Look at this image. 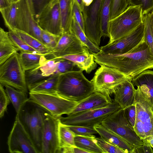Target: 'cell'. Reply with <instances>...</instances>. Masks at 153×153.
<instances>
[{
  "mask_svg": "<svg viewBox=\"0 0 153 153\" xmlns=\"http://www.w3.org/2000/svg\"><path fill=\"white\" fill-rule=\"evenodd\" d=\"M25 77L27 88L46 78L42 74L40 67L25 71Z\"/></svg>",
  "mask_w": 153,
  "mask_h": 153,
  "instance_id": "35",
  "label": "cell"
},
{
  "mask_svg": "<svg viewBox=\"0 0 153 153\" xmlns=\"http://www.w3.org/2000/svg\"><path fill=\"white\" fill-rule=\"evenodd\" d=\"M12 3L10 2L8 0H0V10L8 7Z\"/></svg>",
  "mask_w": 153,
  "mask_h": 153,
  "instance_id": "48",
  "label": "cell"
},
{
  "mask_svg": "<svg viewBox=\"0 0 153 153\" xmlns=\"http://www.w3.org/2000/svg\"><path fill=\"white\" fill-rule=\"evenodd\" d=\"M49 114L46 109L29 99L16 115L38 153H42V131L45 120Z\"/></svg>",
  "mask_w": 153,
  "mask_h": 153,
  "instance_id": "2",
  "label": "cell"
},
{
  "mask_svg": "<svg viewBox=\"0 0 153 153\" xmlns=\"http://www.w3.org/2000/svg\"><path fill=\"white\" fill-rule=\"evenodd\" d=\"M18 5V30L29 34L44 44L42 29L34 19L27 0H20Z\"/></svg>",
  "mask_w": 153,
  "mask_h": 153,
  "instance_id": "16",
  "label": "cell"
},
{
  "mask_svg": "<svg viewBox=\"0 0 153 153\" xmlns=\"http://www.w3.org/2000/svg\"><path fill=\"white\" fill-rule=\"evenodd\" d=\"M92 53L97 64L117 69L132 79L145 70L153 68V54L144 39L124 54Z\"/></svg>",
  "mask_w": 153,
  "mask_h": 153,
  "instance_id": "1",
  "label": "cell"
},
{
  "mask_svg": "<svg viewBox=\"0 0 153 153\" xmlns=\"http://www.w3.org/2000/svg\"><path fill=\"white\" fill-rule=\"evenodd\" d=\"M60 36L42 30V37L44 44L53 51L56 47Z\"/></svg>",
  "mask_w": 153,
  "mask_h": 153,
  "instance_id": "41",
  "label": "cell"
},
{
  "mask_svg": "<svg viewBox=\"0 0 153 153\" xmlns=\"http://www.w3.org/2000/svg\"><path fill=\"white\" fill-rule=\"evenodd\" d=\"M60 58L69 60L74 62L81 70L90 74L97 67L93 53L89 52L64 55L49 57V59Z\"/></svg>",
  "mask_w": 153,
  "mask_h": 153,
  "instance_id": "20",
  "label": "cell"
},
{
  "mask_svg": "<svg viewBox=\"0 0 153 153\" xmlns=\"http://www.w3.org/2000/svg\"><path fill=\"white\" fill-rule=\"evenodd\" d=\"M52 0H32L33 16L37 22L39 17L44 8Z\"/></svg>",
  "mask_w": 153,
  "mask_h": 153,
  "instance_id": "43",
  "label": "cell"
},
{
  "mask_svg": "<svg viewBox=\"0 0 153 153\" xmlns=\"http://www.w3.org/2000/svg\"><path fill=\"white\" fill-rule=\"evenodd\" d=\"M135 88L136 118L134 128L142 140L153 136V104L140 87Z\"/></svg>",
  "mask_w": 153,
  "mask_h": 153,
  "instance_id": "5",
  "label": "cell"
},
{
  "mask_svg": "<svg viewBox=\"0 0 153 153\" xmlns=\"http://www.w3.org/2000/svg\"><path fill=\"white\" fill-rule=\"evenodd\" d=\"M12 3H16L18 2L20 0H10Z\"/></svg>",
  "mask_w": 153,
  "mask_h": 153,
  "instance_id": "54",
  "label": "cell"
},
{
  "mask_svg": "<svg viewBox=\"0 0 153 153\" xmlns=\"http://www.w3.org/2000/svg\"><path fill=\"white\" fill-rule=\"evenodd\" d=\"M59 149L66 147L76 146L75 143V134L67 125L62 124L60 121L59 126Z\"/></svg>",
  "mask_w": 153,
  "mask_h": 153,
  "instance_id": "33",
  "label": "cell"
},
{
  "mask_svg": "<svg viewBox=\"0 0 153 153\" xmlns=\"http://www.w3.org/2000/svg\"><path fill=\"white\" fill-rule=\"evenodd\" d=\"M53 52L52 55L50 56V57L66 54L89 52L87 47L71 30L63 33Z\"/></svg>",
  "mask_w": 153,
  "mask_h": 153,
  "instance_id": "17",
  "label": "cell"
},
{
  "mask_svg": "<svg viewBox=\"0 0 153 153\" xmlns=\"http://www.w3.org/2000/svg\"><path fill=\"white\" fill-rule=\"evenodd\" d=\"M15 32L38 53L46 56L51 55L53 53L52 50L35 38L21 31Z\"/></svg>",
  "mask_w": 153,
  "mask_h": 153,
  "instance_id": "29",
  "label": "cell"
},
{
  "mask_svg": "<svg viewBox=\"0 0 153 153\" xmlns=\"http://www.w3.org/2000/svg\"><path fill=\"white\" fill-rule=\"evenodd\" d=\"M134 87L140 86L149 97L153 104V71L145 70L132 79Z\"/></svg>",
  "mask_w": 153,
  "mask_h": 153,
  "instance_id": "23",
  "label": "cell"
},
{
  "mask_svg": "<svg viewBox=\"0 0 153 153\" xmlns=\"http://www.w3.org/2000/svg\"><path fill=\"white\" fill-rule=\"evenodd\" d=\"M128 5L140 7L144 15L150 13L153 9V0H127Z\"/></svg>",
  "mask_w": 153,
  "mask_h": 153,
  "instance_id": "42",
  "label": "cell"
},
{
  "mask_svg": "<svg viewBox=\"0 0 153 153\" xmlns=\"http://www.w3.org/2000/svg\"><path fill=\"white\" fill-rule=\"evenodd\" d=\"M83 71L80 70L60 74L58 94L70 100L79 102L93 93L92 84L84 75Z\"/></svg>",
  "mask_w": 153,
  "mask_h": 153,
  "instance_id": "3",
  "label": "cell"
},
{
  "mask_svg": "<svg viewBox=\"0 0 153 153\" xmlns=\"http://www.w3.org/2000/svg\"><path fill=\"white\" fill-rule=\"evenodd\" d=\"M144 24L143 22L132 31L111 44L100 47L99 53L121 54L134 48L144 39Z\"/></svg>",
  "mask_w": 153,
  "mask_h": 153,
  "instance_id": "11",
  "label": "cell"
},
{
  "mask_svg": "<svg viewBox=\"0 0 153 153\" xmlns=\"http://www.w3.org/2000/svg\"><path fill=\"white\" fill-rule=\"evenodd\" d=\"M112 102L110 97L98 92H94L78 102L70 114L103 108L109 105Z\"/></svg>",
  "mask_w": 153,
  "mask_h": 153,
  "instance_id": "18",
  "label": "cell"
},
{
  "mask_svg": "<svg viewBox=\"0 0 153 153\" xmlns=\"http://www.w3.org/2000/svg\"><path fill=\"white\" fill-rule=\"evenodd\" d=\"M11 153H38L30 136L16 116L7 140Z\"/></svg>",
  "mask_w": 153,
  "mask_h": 153,
  "instance_id": "12",
  "label": "cell"
},
{
  "mask_svg": "<svg viewBox=\"0 0 153 153\" xmlns=\"http://www.w3.org/2000/svg\"><path fill=\"white\" fill-rule=\"evenodd\" d=\"M144 24V39L150 47L153 54V38L151 25L149 13L143 16Z\"/></svg>",
  "mask_w": 153,
  "mask_h": 153,
  "instance_id": "38",
  "label": "cell"
},
{
  "mask_svg": "<svg viewBox=\"0 0 153 153\" xmlns=\"http://www.w3.org/2000/svg\"><path fill=\"white\" fill-rule=\"evenodd\" d=\"M73 17L84 31V22L82 11L76 0H74L73 10Z\"/></svg>",
  "mask_w": 153,
  "mask_h": 153,
  "instance_id": "45",
  "label": "cell"
},
{
  "mask_svg": "<svg viewBox=\"0 0 153 153\" xmlns=\"http://www.w3.org/2000/svg\"><path fill=\"white\" fill-rule=\"evenodd\" d=\"M63 33L71 30L74 0H59Z\"/></svg>",
  "mask_w": 153,
  "mask_h": 153,
  "instance_id": "26",
  "label": "cell"
},
{
  "mask_svg": "<svg viewBox=\"0 0 153 153\" xmlns=\"http://www.w3.org/2000/svg\"><path fill=\"white\" fill-rule=\"evenodd\" d=\"M19 50L9 37L8 32L0 28V65Z\"/></svg>",
  "mask_w": 153,
  "mask_h": 153,
  "instance_id": "22",
  "label": "cell"
},
{
  "mask_svg": "<svg viewBox=\"0 0 153 153\" xmlns=\"http://www.w3.org/2000/svg\"><path fill=\"white\" fill-rule=\"evenodd\" d=\"M58 117L49 114L45 119L42 136V153H57L59 148Z\"/></svg>",
  "mask_w": 153,
  "mask_h": 153,
  "instance_id": "15",
  "label": "cell"
},
{
  "mask_svg": "<svg viewBox=\"0 0 153 153\" xmlns=\"http://www.w3.org/2000/svg\"><path fill=\"white\" fill-rule=\"evenodd\" d=\"M124 109L125 115L128 121L134 127L136 118V108L135 103Z\"/></svg>",
  "mask_w": 153,
  "mask_h": 153,
  "instance_id": "46",
  "label": "cell"
},
{
  "mask_svg": "<svg viewBox=\"0 0 153 153\" xmlns=\"http://www.w3.org/2000/svg\"><path fill=\"white\" fill-rule=\"evenodd\" d=\"M5 91L17 114L23 104L29 99L27 93L10 86H4Z\"/></svg>",
  "mask_w": 153,
  "mask_h": 153,
  "instance_id": "28",
  "label": "cell"
},
{
  "mask_svg": "<svg viewBox=\"0 0 153 153\" xmlns=\"http://www.w3.org/2000/svg\"><path fill=\"white\" fill-rule=\"evenodd\" d=\"M59 74H55L30 86L29 92L58 94L57 87Z\"/></svg>",
  "mask_w": 153,
  "mask_h": 153,
  "instance_id": "24",
  "label": "cell"
},
{
  "mask_svg": "<svg viewBox=\"0 0 153 153\" xmlns=\"http://www.w3.org/2000/svg\"><path fill=\"white\" fill-rule=\"evenodd\" d=\"M0 10L9 31L15 32L18 30V2L12 3L8 7Z\"/></svg>",
  "mask_w": 153,
  "mask_h": 153,
  "instance_id": "25",
  "label": "cell"
},
{
  "mask_svg": "<svg viewBox=\"0 0 153 153\" xmlns=\"http://www.w3.org/2000/svg\"><path fill=\"white\" fill-rule=\"evenodd\" d=\"M30 10L33 14V6L32 0H27Z\"/></svg>",
  "mask_w": 153,
  "mask_h": 153,
  "instance_id": "53",
  "label": "cell"
},
{
  "mask_svg": "<svg viewBox=\"0 0 153 153\" xmlns=\"http://www.w3.org/2000/svg\"><path fill=\"white\" fill-rule=\"evenodd\" d=\"M94 0H82V4L84 7H88L91 4Z\"/></svg>",
  "mask_w": 153,
  "mask_h": 153,
  "instance_id": "51",
  "label": "cell"
},
{
  "mask_svg": "<svg viewBox=\"0 0 153 153\" xmlns=\"http://www.w3.org/2000/svg\"><path fill=\"white\" fill-rule=\"evenodd\" d=\"M71 30L81 42L87 47L91 53H97L100 52V47L96 45L90 40L73 17L71 24Z\"/></svg>",
  "mask_w": 153,
  "mask_h": 153,
  "instance_id": "31",
  "label": "cell"
},
{
  "mask_svg": "<svg viewBox=\"0 0 153 153\" xmlns=\"http://www.w3.org/2000/svg\"><path fill=\"white\" fill-rule=\"evenodd\" d=\"M100 66L91 80L94 92L110 97L120 84L126 80L132 79L117 69L103 65Z\"/></svg>",
  "mask_w": 153,
  "mask_h": 153,
  "instance_id": "8",
  "label": "cell"
},
{
  "mask_svg": "<svg viewBox=\"0 0 153 153\" xmlns=\"http://www.w3.org/2000/svg\"><path fill=\"white\" fill-rule=\"evenodd\" d=\"M112 0H102L100 10V25L102 36L109 37L108 22Z\"/></svg>",
  "mask_w": 153,
  "mask_h": 153,
  "instance_id": "32",
  "label": "cell"
},
{
  "mask_svg": "<svg viewBox=\"0 0 153 153\" xmlns=\"http://www.w3.org/2000/svg\"><path fill=\"white\" fill-rule=\"evenodd\" d=\"M102 0H94L91 5L84 7L82 11L84 22V33L91 41L101 39L100 14Z\"/></svg>",
  "mask_w": 153,
  "mask_h": 153,
  "instance_id": "14",
  "label": "cell"
},
{
  "mask_svg": "<svg viewBox=\"0 0 153 153\" xmlns=\"http://www.w3.org/2000/svg\"><path fill=\"white\" fill-rule=\"evenodd\" d=\"M151 25L153 38V9L149 13Z\"/></svg>",
  "mask_w": 153,
  "mask_h": 153,
  "instance_id": "50",
  "label": "cell"
},
{
  "mask_svg": "<svg viewBox=\"0 0 153 153\" xmlns=\"http://www.w3.org/2000/svg\"><path fill=\"white\" fill-rule=\"evenodd\" d=\"M95 137L76 135L75 138V146L89 153H104L102 149L96 143Z\"/></svg>",
  "mask_w": 153,
  "mask_h": 153,
  "instance_id": "30",
  "label": "cell"
},
{
  "mask_svg": "<svg viewBox=\"0 0 153 153\" xmlns=\"http://www.w3.org/2000/svg\"><path fill=\"white\" fill-rule=\"evenodd\" d=\"M132 153H153V149L149 144L143 143L142 145L134 148Z\"/></svg>",
  "mask_w": 153,
  "mask_h": 153,
  "instance_id": "47",
  "label": "cell"
},
{
  "mask_svg": "<svg viewBox=\"0 0 153 153\" xmlns=\"http://www.w3.org/2000/svg\"><path fill=\"white\" fill-rule=\"evenodd\" d=\"M141 9L138 6L129 5L121 13L108 22L109 40L108 44L128 34L143 22Z\"/></svg>",
  "mask_w": 153,
  "mask_h": 153,
  "instance_id": "4",
  "label": "cell"
},
{
  "mask_svg": "<svg viewBox=\"0 0 153 153\" xmlns=\"http://www.w3.org/2000/svg\"><path fill=\"white\" fill-rule=\"evenodd\" d=\"M29 99L47 111L52 115L59 117L70 114L78 102L65 98L58 94L29 92Z\"/></svg>",
  "mask_w": 153,
  "mask_h": 153,
  "instance_id": "10",
  "label": "cell"
},
{
  "mask_svg": "<svg viewBox=\"0 0 153 153\" xmlns=\"http://www.w3.org/2000/svg\"><path fill=\"white\" fill-rule=\"evenodd\" d=\"M25 72L20 53H16L0 65V84L27 93Z\"/></svg>",
  "mask_w": 153,
  "mask_h": 153,
  "instance_id": "7",
  "label": "cell"
},
{
  "mask_svg": "<svg viewBox=\"0 0 153 153\" xmlns=\"http://www.w3.org/2000/svg\"><path fill=\"white\" fill-rule=\"evenodd\" d=\"M95 139L104 153H126L123 149L108 142L101 137H95Z\"/></svg>",
  "mask_w": 153,
  "mask_h": 153,
  "instance_id": "39",
  "label": "cell"
},
{
  "mask_svg": "<svg viewBox=\"0 0 153 153\" xmlns=\"http://www.w3.org/2000/svg\"><path fill=\"white\" fill-rule=\"evenodd\" d=\"M127 0H112L110 15V20L123 13L128 7Z\"/></svg>",
  "mask_w": 153,
  "mask_h": 153,
  "instance_id": "37",
  "label": "cell"
},
{
  "mask_svg": "<svg viewBox=\"0 0 153 153\" xmlns=\"http://www.w3.org/2000/svg\"><path fill=\"white\" fill-rule=\"evenodd\" d=\"M67 126L74 133L76 136L96 137L94 134H98L94 128L78 126Z\"/></svg>",
  "mask_w": 153,
  "mask_h": 153,
  "instance_id": "40",
  "label": "cell"
},
{
  "mask_svg": "<svg viewBox=\"0 0 153 153\" xmlns=\"http://www.w3.org/2000/svg\"><path fill=\"white\" fill-rule=\"evenodd\" d=\"M121 108L119 105L113 101L105 107L90 110L73 114L65 117H59L60 122L67 126H78L94 128L101 124L108 117Z\"/></svg>",
  "mask_w": 153,
  "mask_h": 153,
  "instance_id": "6",
  "label": "cell"
},
{
  "mask_svg": "<svg viewBox=\"0 0 153 153\" xmlns=\"http://www.w3.org/2000/svg\"><path fill=\"white\" fill-rule=\"evenodd\" d=\"M58 62V59H48L40 67L42 75L45 77H48L56 74Z\"/></svg>",
  "mask_w": 153,
  "mask_h": 153,
  "instance_id": "36",
  "label": "cell"
},
{
  "mask_svg": "<svg viewBox=\"0 0 153 153\" xmlns=\"http://www.w3.org/2000/svg\"><path fill=\"white\" fill-rule=\"evenodd\" d=\"M8 1L10 3H12L10 0H8Z\"/></svg>",
  "mask_w": 153,
  "mask_h": 153,
  "instance_id": "55",
  "label": "cell"
},
{
  "mask_svg": "<svg viewBox=\"0 0 153 153\" xmlns=\"http://www.w3.org/2000/svg\"><path fill=\"white\" fill-rule=\"evenodd\" d=\"M37 22L41 28L55 35L63 33L59 0H52L40 14Z\"/></svg>",
  "mask_w": 153,
  "mask_h": 153,
  "instance_id": "13",
  "label": "cell"
},
{
  "mask_svg": "<svg viewBox=\"0 0 153 153\" xmlns=\"http://www.w3.org/2000/svg\"><path fill=\"white\" fill-rule=\"evenodd\" d=\"M101 124L126 140L134 149L143 144L142 140L135 132L134 127L128 121L124 109L121 108L108 117Z\"/></svg>",
  "mask_w": 153,
  "mask_h": 153,
  "instance_id": "9",
  "label": "cell"
},
{
  "mask_svg": "<svg viewBox=\"0 0 153 153\" xmlns=\"http://www.w3.org/2000/svg\"><path fill=\"white\" fill-rule=\"evenodd\" d=\"M8 33L10 37L18 48L20 52L39 53L20 37L15 32L9 31Z\"/></svg>",
  "mask_w": 153,
  "mask_h": 153,
  "instance_id": "34",
  "label": "cell"
},
{
  "mask_svg": "<svg viewBox=\"0 0 153 153\" xmlns=\"http://www.w3.org/2000/svg\"><path fill=\"white\" fill-rule=\"evenodd\" d=\"M20 54L25 71L40 67L48 59L46 56L39 53L20 52Z\"/></svg>",
  "mask_w": 153,
  "mask_h": 153,
  "instance_id": "27",
  "label": "cell"
},
{
  "mask_svg": "<svg viewBox=\"0 0 153 153\" xmlns=\"http://www.w3.org/2000/svg\"><path fill=\"white\" fill-rule=\"evenodd\" d=\"M143 143H146L149 144L153 149V136L147 137L143 139Z\"/></svg>",
  "mask_w": 153,
  "mask_h": 153,
  "instance_id": "49",
  "label": "cell"
},
{
  "mask_svg": "<svg viewBox=\"0 0 153 153\" xmlns=\"http://www.w3.org/2000/svg\"><path fill=\"white\" fill-rule=\"evenodd\" d=\"M79 4L80 8L82 11L83 9V6L82 4V0H76Z\"/></svg>",
  "mask_w": 153,
  "mask_h": 153,
  "instance_id": "52",
  "label": "cell"
},
{
  "mask_svg": "<svg viewBox=\"0 0 153 153\" xmlns=\"http://www.w3.org/2000/svg\"><path fill=\"white\" fill-rule=\"evenodd\" d=\"M94 128L100 137L106 141L123 149L126 153H132L134 148L127 142L105 128L101 124L95 126Z\"/></svg>",
  "mask_w": 153,
  "mask_h": 153,
  "instance_id": "21",
  "label": "cell"
},
{
  "mask_svg": "<svg viewBox=\"0 0 153 153\" xmlns=\"http://www.w3.org/2000/svg\"><path fill=\"white\" fill-rule=\"evenodd\" d=\"M4 86L0 84V117L2 118L7 111V107L10 100L7 94Z\"/></svg>",
  "mask_w": 153,
  "mask_h": 153,
  "instance_id": "44",
  "label": "cell"
},
{
  "mask_svg": "<svg viewBox=\"0 0 153 153\" xmlns=\"http://www.w3.org/2000/svg\"><path fill=\"white\" fill-rule=\"evenodd\" d=\"M132 79L126 80L115 90L114 101L123 109L134 103L135 88L132 83Z\"/></svg>",
  "mask_w": 153,
  "mask_h": 153,
  "instance_id": "19",
  "label": "cell"
}]
</instances>
